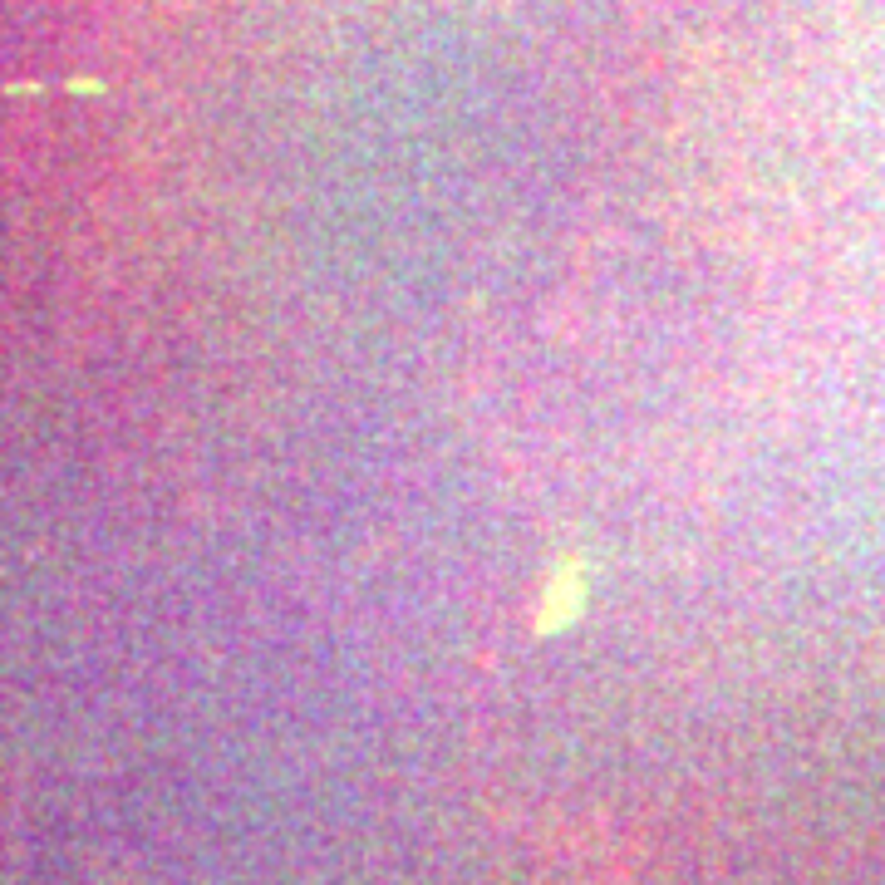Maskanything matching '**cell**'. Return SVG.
Returning a JSON list of instances; mask_svg holds the SVG:
<instances>
[{
  "mask_svg": "<svg viewBox=\"0 0 885 885\" xmlns=\"http://www.w3.org/2000/svg\"><path fill=\"white\" fill-rule=\"evenodd\" d=\"M586 600H590L586 566H581V556H566V566H556V571H551V581H546V590H541V605H536L531 630H536L541 640H546V635H561L566 625H576V620H581Z\"/></svg>",
  "mask_w": 885,
  "mask_h": 885,
  "instance_id": "6da1fadb",
  "label": "cell"
}]
</instances>
